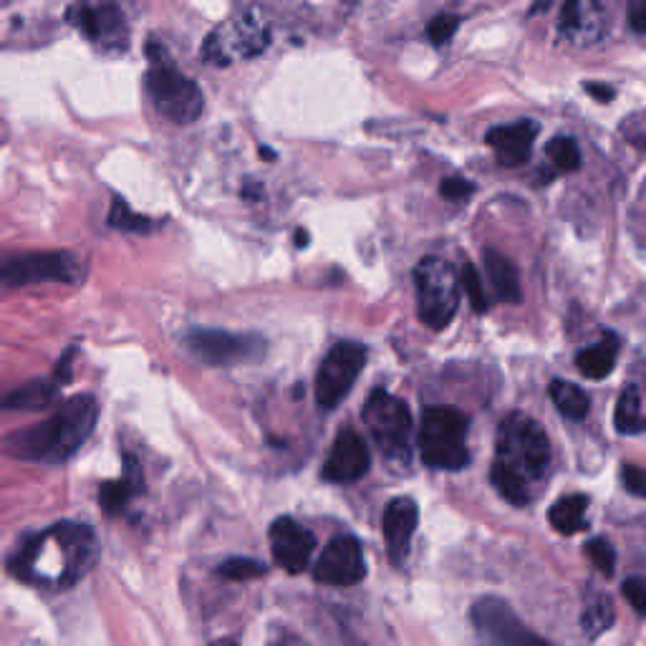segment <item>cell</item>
<instances>
[{
    "mask_svg": "<svg viewBox=\"0 0 646 646\" xmlns=\"http://www.w3.org/2000/svg\"><path fill=\"white\" fill-rule=\"evenodd\" d=\"M150 71L144 76V86L157 112L165 120L175 124H193L199 120L205 109L203 91H199L197 81L182 74V71L172 63L160 43L150 39Z\"/></svg>",
    "mask_w": 646,
    "mask_h": 646,
    "instance_id": "3957f363",
    "label": "cell"
},
{
    "mask_svg": "<svg viewBox=\"0 0 646 646\" xmlns=\"http://www.w3.org/2000/svg\"><path fill=\"white\" fill-rule=\"evenodd\" d=\"M187 346L207 367H238L258 363L266 357L268 343L256 334H233L223 329H195L187 334Z\"/></svg>",
    "mask_w": 646,
    "mask_h": 646,
    "instance_id": "30bf717a",
    "label": "cell"
},
{
    "mask_svg": "<svg viewBox=\"0 0 646 646\" xmlns=\"http://www.w3.org/2000/svg\"><path fill=\"white\" fill-rule=\"evenodd\" d=\"M622 339L616 334H604L591 349H584L576 357V367L586 379H606L616 367Z\"/></svg>",
    "mask_w": 646,
    "mask_h": 646,
    "instance_id": "44dd1931",
    "label": "cell"
},
{
    "mask_svg": "<svg viewBox=\"0 0 646 646\" xmlns=\"http://www.w3.org/2000/svg\"><path fill=\"white\" fill-rule=\"evenodd\" d=\"M485 268L488 276L493 280L495 294L507 304L521 301V280H517V270L511 260L500 256L498 250H485Z\"/></svg>",
    "mask_w": 646,
    "mask_h": 646,
    "instance_id": "603a6c76",
    "label": "cell"
},
{
    "mask_svg": "<svg viewBox=\"0 0 646 646\" xmlns=\"http://www.w3.org/2000/svg\"><path fill=\"white\" fill-rule=\"evenodd\" d=\"M460 284H462V288H465V296H468V301L472 304V308H475L478 314H485L490 308L488 294H485V284H482L480 273L475 270V266H472V263H465V266H462Z\"/></svg>",
    "mask_w": 646,
    "mask_h": 646,
    "instance_id": "4dcf8cb0",
    "label": "cell"
},
{
    "mask_svg": "<svg viewBox=\"0 0 646 646\" xmlns=\"http://www.w3.org/2000/svg\"><path fill=\"white\" fill-rule=\"evenodd\" d=\"M270 548L280 568L288 573H304L314 556L316 535L294 517L284 515L270 525Z\"/></svg>",
    "mask_w": 646,
    "mask_h": 646,
    "instance_id": "9a60e30c",
    "label": "cell"
},
{
    "mask_svg": "<svg viewBox=\"0 0 646 646\" xmlns=\"http://www.w3.org/2000/svg\"><path fill=\"white\" fill-rule=\"evenodd\" d=\"M629 23L636 33H646V0H639L629 8Z\"/></svg>",
    "mask_w": 646,
    "mask_h": 646,
    "instance_id": "74e56055",
    "label": "cell"
},
{
    "mask_svg": "<svg viewBox=\"0 0 646 646\" xmlns=\"http://www.w3.org/2000/svg\"><path fill=\"white\" fill-rule=\"evenodd\" d=\"M618 475H622V485H624L626 493L646 500V470L636 468V465H624Z\"/></svg>",
    "mask_w": 646,
    "mask_h": 646,
    "instance_id": "836d02e7",
    "label": "cell"
},
{
    "mask_svg": "<svg viewBox=\"0 0 646 646\" xmlns=\"http://www.w3.org/2000/svg\"><path fill=\"white\" fill-rule=\"evenodd\" d=\"M440 193H442V197H448V199H465L475 193V185H472V182H468V180H462V177H448V180H442Z\"/></svg>",
    "mask_w": 646,
    "mask_h": 646,
    "instance_id": "d590c367",
    "label": "cell"
},
{
    "mask_svg": "<svg viewBox=\"0 0 646 646\" xmlns=\"http://www.w3.org/2000/svg\"><path fill=\"white\" fill-rule=\"evenodd\" d=\"M69 23H74L91 43L104 51H124L130 41V25L120 6H74L69 11Z\"/></svg>",
    "mask_w": 646,
    "mask_h": 646,
    "instance_id": "4fadbf2b",
    "label": "cell"
},
{
    "mask_svg": "<svg viewBox=\"0 0 646 646\" xmlns=\"http://www.w3.org/2000/svg\"><path fill=\"white\" fill-rule=\"evenodd\" d=\"M551 399L558 407V412L568 420H586L591 412V399L578 384L556 379L551 384Z\"/></svg>",
    "mask_w": 646,
    "mask_h": 646,
    "instance_id": "cb8c5ba5",
    "label": "cell"
},
{
    "mask_svg": "<svg viewBox=\"0 0 646 646\" xmlns=\"http://www.w3.org/2000/svg\"><path fill=\"white\" fill-rule=\"evenodd\" d=\"M586 91H588L591 96H596L598 102H606V99H612V96H614V89H608V86H604V84H588Z\"/></svg>",
    "mask_w": 646,
    "mask_h": 646,
    "instance_id": "f35d334b",
    "label": "cell"
},
{
    "mask_svg": "<svg viewBox=\"0 0 646 646\" xmlns=\"http://www.w3.org/2000/svg\"><path fill=\"white\" fill-rule=\"evenodd\" d=\"M586 553H588L591 563H594V566L604 573V576H612V573L616 571V551L606 539L588 541Z\"/></svg>",
    "mask_w": 646,
    "mask_h": 646,
    "instance_id": "1f68e13d",
    "label": "cell"
},
{
    "mask_svg": "<svg viewBox=\"0 0 646 646\" xmlns=\"http://www.w3.org/2000/svg\"><path fill=\"white\" fill-rule=\"evenodd\" d=\"M545 154L558 172H576L581 167V150L573 136H553Z\"/></svg>",
    "mask_w": 646,
    "mask_h": 646,
    "instance_id": "4316f807",
    "label": "cell"
},
{
    "mask_svg": "<svg viewBox=\"0 0 646 646\" xmlns=\"http://www.w3.org/2000/svg\"><path fill=\"white\" fill-rule=\"evenodd\" d=\"M99 422V404L91 394H79L63 402L49 420L11 434L6 450L18 460L61 465L81 450Z\"/></svg>",
    "mask_w": 646,
    "mask_h": 646,
    "instance_id": "7a4b0ae2",
    "label": "cell"
},
{
    "mask_svg": "<svg viewBox=\"0 0 646 646\" xmlns=\"http://www.w3.org/2000/svg\"><path fill=\"white\" fill-rule=\"evenodd\" d=\"M468 417L458 412V409H424L420 427V452L424 465L450 472L468 468Z\"/></svg>",
    "mask_w": 646,
    "mask_h": 646,
    "instance_id": "5b68a950",
    "label": "cell"
},
{
    "mask_svg": "<svg viewBox=\"0 0 646 646\" xmlns=\"http://www.w3.org/2000/svg\"><path fill=\"white\" fill-rule=\"evenodd\" d=\"M109 225L116 227V230L124 233H150L152 221L144 215H136L124 199L116 197L112 203V211H109Z\"/></svg>",
    "mask_w": 646,
    "mask_h": 646,
    "instance_id": "f1b7e54d",
    "label": "cell"
},
{
    "mask_svg": "<svg viewBox=\"0 0 646 646\" xmlns=\"http://www.w3.org/2000/svg\"><path fill=\"white\" fill-rule=\"evenodd\" d=\"M614 616H616L614 604L604 596L596 598V602H591L584 612V632L591 639H596V636H602L606 629H612Z\"/></svg>",
    "mask_w": 646,
    "mask_h": 646,
    "instance_id": "83f0119b",
    "label": "cell"
},
{
    "mask_svg": "<svg viewBox=\"0 0 646 646\" xmlns=\"http://www.w3.org/2000/svg\"><path fill=\"white\" fill-rule=\"evenodd\" d=\"M363 363H367V349L359 341H339L326 353L316 375V404L324 412H331L349 397L363 371Z\"/></svg>",
    "mask_w": 646,
    "mask_h": 646,
    "instance_id": "9c48e42d",
    "label": "cell"
},
{
    "mask_svg": "<svg viewBox=\"0 0 646 646\" xmlns=\"http://www.w3.org/2000/svg\"><path fill=\"white\" fill-rule=\"evenodd\" d=\"M622 591H624L626 602H629L634 606V612H639L642 616H646V581H642V578H626Z\"/></svg>",
    "mask_w": 646,
    "mask_h": 646,
    "instance_id": "e575fe53",
    "label": "cell"
},
{
    "mask_svg": "<svg viewBox=\"0 0 646 646\" xmlns=\"http://www.w3.org/2000/svg\"><path fill=\"white\" fill-rule=\"evenodd\" d=\"M614 424L622 434H642L646 430V417L642 412V394L636 387H626L616 402Z\"/></svg>",
    "mask_w": 646,
    "mask_h": 646,
    "instance_id": "d4e9b609",
    "label": "cell"
},
{
    "mask_svg": "<svg viewBox=\"0 0 646 646\" xmlns=\"http://www.w3.org/2000/svg\"><path fill=\"white\" fill-rule=\"evenodd\" d=\"M144 490V480H142V470L140 462H136L132 454H124V478L122 480H112L104 482L99 488V505H102L104 515H122L130 505V500L134 495H140Z\"/></svg>",
    "mask_w": 646,
    "mask_h": 646,
    "instance_id": "d6986e66",
    "label": "cell"
},
{
    "mask_svg": "<svg viewBox=\"0 0 646 646\" xmlns=\"http://www.w3.org/2000/svg\"><path fill=\"white\" fill-rule=\"evenodd\" d=\"M460 29V16H452V13H442V16H437L434 21L430 23V29H427V35H430V41L434 45H442V43H448L454 31Z\"/></svg>",
    "mask_w": 646,
    "mask_h": 646,
    "instance_id": "d6a6232c",
    "label": "cell"
},
{
    "mask_svg": "<svg viewBox=\"0 0 646 646\" xmlns=\"http://www.w3.org/2000/svg\"><path fill=\"white\" fill-rule=\"evenodd\" d=\"M306 240H308V235L304 230L298 233V248H306Z\"/></svg>",
    "mask_w": 646,
    "mask_h": 646,
    "instance_id": "ab89813d",
    "label": "cell"
},
{
    "mask_svg": "<svg viewBox=\"0 0 646 646\" xmlns=\"http://www.w3.org/2000/svg\"><path fill=\"white\" fill-rule=\"evenodd\" d=\"M59 387L63 384L57 377L29 381V384L8 391V394L0 399V407L16 409V412H35V409H45L57 402Z\"/></svg>",
    "mask_w": 646,
    "mask_h": 646,
    "instance_id": "ffe728a7",
    "label": "cell"
},
{
    "mask_svg": "<svg viewBox=\"0 0 646 646\" xmlns=\"http://www.w3.org/2000/svg\"><path fill=\"white\" fill-rule=\"evenodd\" d=\"M215 646H238L235 642H221V644H215Z\"/></svg>",
    "mask_w": 646,
    "mask_h": 646,
    "instance_id": "60d3db41",
    "label": "cell"
},
{
    "mask_svg": "<svg viewBox=\"0 0 646 646\" xmlns=\"http://www.w3.org/2000/svg\"><path fill=\"white\" fill-rule=\"evenodd\" d=\"M268 29L260 23V18L253 13H245L238 18H230V23L225 29L207 35L203 45V53L207 61L215 63H230L235 57L250 59L263 53L268 45Z\"/></svg>",
    "mask_w": 646,
    "mask_h": 646,
    "instance_id": "7c38bea8",
    "label": "cell"
},
{
    "mask_svg": "<svg viewBox=\"0 0 646 646\" xmlns=\"http://www.w3.org/2000/svg\"><path fill=\"white\" fill-rule=\"evenodd\" d=\"M363 422H367L375 444L391 462H407L412 452V414L402 399L384 389L371 391L363 404Z\"/></svg>",
    "mask_w": 646,
    "mask_h": 646,
    "instance_id": "ba28073f",
    "label": "cell"
},
{
    "mask_svg": "<svg viewBox=\"0 0 646 646\" xmlns=\"http://www.w3.org/2000/svg\"><path fill=\"white\" fill-rule=\"evenodd\" d=\"M535 136H539V124H533L531 120H521L515 124L495 126V130H490L485 142L490 144V150L495 152L500 165L521 167L531 160Z\"/></svg>",
    "mask_w": 646,
    "mask_h": 646,
    "instance_id": "ac0fdd59",
    "label": "cell"
},
{
    "mask_svg": "<svg viewBox=\"0 0 646 646\" xmlns=\"http://www.w3.org/2000/svg\"><path fill=\"white\" fill-rule=\"evenodd\" d=\"M495 465L511 470L525 485H533L551 465L548 434L531 417L511 414L500 424Z\"/></svg>",
    "mask_w": 646,
    "mask_h": 646,
    "instance_id": "277c9868",
    "label": "cell"
},
{
    "mask_svg": "<svg viewBox=\"0 0 646 646\" xmlns=\"http://www.w3.org/2000/svg\"><path fill=\"white\" fill-rule=\"evenodd\" d=\"M371 468V452L363 437L353 430H343L331 444L329 458L324 462V478L329 482H357Z\"/></svg>",
    "mask_w": 646,
    "mask_h": 646,
    "instance_id": "2e32d148",
    "label": "cell"
},
{
    "mask_svg": "<svg viewBox=\"0 0 646 646\" xmlns=\"http://www.w3.org/2000/svg\"><path fill=\"white\" fill-rule=\"evenodd\" d=\"M417 311L424 326L432 331H442L452 324L460 308V276L452 263L437 256H427L414 268Z\"/></svg>",
    "mask_w": 646,
    "mask_h": 646,
    "instance_id": "8992f818",
    "label": "cell"
},
{
    "mask_svg": "<svg viewBox=\"0 0 646 646\" xmlns=\"http://www.w3.org/2000/svg\"><path fill=\"white\" fill-rule=\"evenodd\" d=\"M417 523H420V507H417L412 498H394L387 505L381 531H384L389 558L391 563H397V566H402L407 558Z\"/></svg>",
    "mask_w": 646,
    "mask_h": 646,
    "instance_id": "e0dca14e",
    "label": "cell"
},
{
    "mask_svg": "<svg viewBox=\"0 0 646 646\" xmlns=\"http://www.w3.org/2000/svg\"><path fill=\"white\" fill-rule=\"evenodd\" d=\"M363 576H367V561H363L361 543L351 535H339L326 545L314 568V578L324 586H357Z\"/></svg>",
    "mask_w": 646,
    "mask_h": 646,
    "instance_id": "5bb4252c",
    "label": "cell"
},
{
    "mask_svg": "<svg viewBox=\"0 0 646 646\" xmlns=\"http://www.w3.org/2000/svg\"><path fill=\"white\" fill-rule=\"evenodd\" d=\"M482 646H551L515 616L500 598H480L470 612Z\"/></svg>",
    "mask_w": 646,
    "mask_h": 646,
    "instance_id": "8fae6325",
    "label": "cell"
},
{
    "mask_svg": "<svg viewBox=\"0 0 646 646\" xmlns=\"http://www.w3.org/2000/svg\"><path fill=\"white\" fill-rule=\"evenodd\" d=\"M266 573H268L266 563L253 558H227L217 566V576L225 581H250L266 576Z\"/></svg>",
    "mask_w": 646,
    "mask_h": 646,
    "instance_id": "f546056e",
    "label": "cell"
},
{
    "mask_svg": "<svg viewBox=\"0 0 646 646\" xmlns=\"http://www.w3.org/2000/svg\"><path fill=\"white\" fill-rule=\"evenodd\" d=\"M81 260L66 250L0 253V288H21L31 284H76Z\"/></svg>",
    "mask_w": 646,
    "mask_h": 646,
    "instance_id": "52a82bcc",
    "label": "cell"
},
{
    "mask_svg": "<svg viewBox=\"0 0 646 646\" xmlns=\"http://www.w3.org/2000/svg\"><path fill=\"white\" fill-rule=\"evenodd\" d=\"M490 480H493L495 490L507 500V503H513L517 507L531 503V485H525V482L513 475L511 470L493 465V470H490Z\"/></svg>",
    "mask_w": 646,
    "mask_h": 646,
    "instance_id": "484cf974",
    "label": "cell"
},
{
    "mask_svg": "<svg viewBox=\"0 0 646 646\" xmlns=\"http://www.w3.org/2000/svg\"><path fill=\"white\" fill-rule=\"evenodd\" d=\"M99 541L84 523H57L49 531L31 535L13 558L8 571L21 581L53 588H69L96 566Z\"/></svg>",
    "mask_w": 646,
    "mask_h": 646,
    "instance_id": "6da1fadb",
    "label": "cell"
},
{
    "mask_svg": "<svg viewBox=\"0 0 646 646\" xmlns=\"http://www.w3.org/2000/svg\"><path fill=\"white\" fill-rule=\"evenodd\" d=\"M586 507H588L586 495H578V493L566 495L553 503L548 521L561 535H576L581 531H586Z\"/></svg>",
    "mask_w": 646,
    "mask_h": 646,
    "instance_id": "7402d4cb",
    "label": "cell"
},
{
    "mask_svg": "<svg viewBox=\"0 0 646 646\" xmlns=\"http://www.w3.org/2000/svg\"><path fill=\"white\" fill-rule=\"evenodd\" d=\"M624 134L629 136L632 144H639V147H646V112H639L624 120Z\"/></svg>",
    "mask_w": 646,
    "mask_h": 646,
    "instance_id": "8d00e7d4",
    "label": "cell"
}]
</instances>
